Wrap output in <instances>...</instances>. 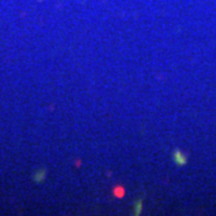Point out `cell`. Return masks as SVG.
<instances>
[{
    "label": "cell",
    "mask_w": 216,
    "mask_h": 216,
    "mask_svg": "<svg viewBox=\"0 0 216 216\" xmlns=\"http://www.w3.org/2000/svg\"><path fill=\"white\" fill-rule=\"evenodd\" d=\"M174 160L178 165H185V157L181 152H175L174 154Z\"/></svg>",
    "instance_id": "1"
},
{
    "label": "cell",
    "mask_w": 216,
    "mask_h": 216,
    "mask_svg": "<svg viewBox=\"0 0 216 216\" xmlns=\"http://www.w3.org/2000/svg\"><path fill=\"white\" fill-rule=\"evenodd\" d=\"M136 211H137V213L141 211V202H138V204L136 205Z\"/></svg>",
    "instance_id": "2"
}]
</instances>
